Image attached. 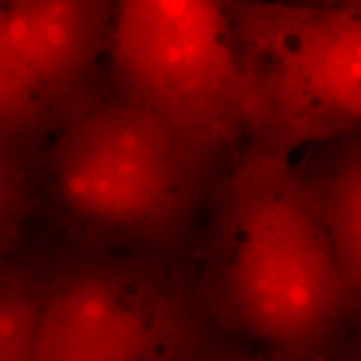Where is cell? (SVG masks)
Listing matches in <instances>:
<instances>
[{"mask_svg":"<svg viewBox=\"0 0 361 361\" xmlns=\"http://www.w3.org/2000/svg\"><path fill=\"white\" fill-rule=\"evenodd\" d=\"M189 264L214 322L250 348L283 361H360V322L293 157L245 146L214 189Z\"/></svg>","mask_w":361,"mask_h":361,"instance_id":"1","label":"cell"},{"mask_svg":"<svg viewBox=\"0 0 361 361\" xmlns=\"http://www.w3.org/2000/svg\"><path fill=\"white\" fill-rule=\"evenodd\" d=\"M234 162L107 89L44 144L37 216L82 250L189 259Z\"/></svg>","mask_w":361,"mask_h":361,"instance_id":"2","label":"cell"},{"mask_svg":"<svg viewBox=\"0 0 361 361\" xmlns=\"http://www.w3.org/2000/svg\"><path fill=\"white\" fill-rule=\"evenodd\" d=\"M37 361H226L250 348L206 310L189 259L42 247Z\"/></svg>","mask_w":361,"mask_h":361,"instance_id":"3","label":"cell"},{"mask_svg":"<svg viewBox=\"0 0 361 361\" xmlns=\"http://www.w3.org/2000/svg\"><path fill=\"white\" fill-rule=\"evenodd\" d=\"M231 4L247 147L293 157L360 129V7Z\"/></svg>","mask_w":361,"mask_h":361,"instance_id":"4","label":"cell"},{"mask_svg":"<svg viewBox=\"0 0 361 361\" xmlns=\"http://www.w3.org/2000/svg\"><path fill=\"white\" fill-rule=\"evenodd\" d=\"M107 87L204 146H246L231 0H116Z\"/></svg>","mask_w":361,"mask_h":361,"instance_id":"5","label":"cell"},{"mask_svg":"<svg viewBox=\"0 0 361 361\" xmlns=\"http://www.w3.org/2000/svg\"><path fill=\"white\" fill-rule=\"evenodd\" d=\"M116 0H0V142L42 151L107 89Z\"/></svg>","mask_w":361,"mask_h":361,"instance_id":"6","label":"cell"},{"mask_svg":"<svg viewBox=\"0 0 361 361\" xmlns=\"http://www.w3.org/2000/svg\"><path fill=\"white\" fill-rule=\"evenodd\" d=\"M293 173L333 251L350 314L361 313V133L311 144Z\"/></svg>","mask_w":361,"mask_h":361,"instance_id":"7","label":"cell"},{"mask_svg":"<svg viewBox=\"0 0 361 361\" xmlns=\"http://www.w3.org/2000/svg\"><path fill=\"white\" fill-rule=\"evenodd\" d=\"M42 247L24 243L0 264V361H37Z\"/></svg>","mask_w":361,"mask_h":361,"instance_id":"8","label":"cell"},{"mask_svg":"<svg viewBox=\"0 0 361 361\" xmlns=\"http://www.w3.org/2000/svg\"><path fill=\"white\" fill-rule=\"evenodd\" d=\"M39 154L0 142V264L24 245L30 221L39 214Z\"/></svg>","mask_w":361,"mask_h":361,"instance_id":"9","label":"cell"},{"mask_svg":"<svg viewBox=\"0 0 361 361\" xmlns=\"http://www.w3.org/2000/svg\"><path fill=\"white\" fill-rule=\"evenodd\" d=\"M288 2L303 4V6H318V7H360L361 0H288Z\"/></svg>","mask_w":361,"mask_h":361,"instance_id":"10","label":"cell"},{"mask_svg":"<svg viewBox=\"0 0 361 361\" xmlns=\"http://www.w3.org/2000/svg\"><path fill=\"white\" fill-rule=\"evenodd\" d=\"M226 361H283V360H278V358H273V356H269V355L259 353V351H256L252 348H246V350L239 351V353H236V355H233L231 358L226 360Z\"/></svg>","mask_w":361,"mask_h":361,"instance_id":"11","label":"cell"}]
</instances>
